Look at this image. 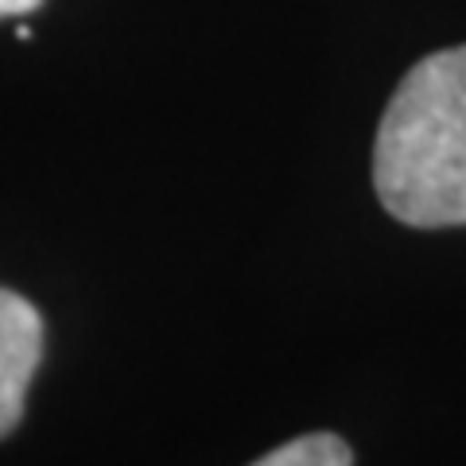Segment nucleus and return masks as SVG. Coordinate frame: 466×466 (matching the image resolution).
Instances as JSON below:
<instances>
[{
    "mask_svg": "<svg viewBox=\"0 0 466 466\" xmlns=\"http://www.w3.org/2000/svg\"><path fill=\"white\" fill-rule=\"evenodd\" d=\"M373 187L412 229L466 226V43L400 78L377 125Z\"/></svg>",
    "mask_w": 466,
    "mask_h": 466,
    "instance_id": "f257e3e1",
    "label": "nucleus"
},
{
    "mask_svg": "<svg viewBox=\"0 0 466 466\" xmlns=\"http://www.w3.org/2000/svg\"><path fill=\"white\" fill-rule=\"evenodd\" d=\"M43 358V315L20 291L0 288V440L24 420L27 385Z\"/></svg>",
    "mask_w": 466,
    "mask_h": 466,
    "instance_id": "f03ea898",
    "label": "nucleus"
},
{
    "mask_svg": "<svg viewBox=\"0 0 466 466\" xmlns=\"http://www.w3.org/2000/svg\"><path fill=\"white\" fill-rule=\"evenodd\" d=\"M253 466H354V451H350L342 435L311 431L291 443L272 447L268 455H260Z\"/></svg>",
    "mask_w": 466,
    "mask_h": 466,
    "instance_id": "7ed1b4c3",
    "label": "nucleus"
},
{
    "mask_svg": "<svg viewBox=\"0 0 466 466\" xmlns=\"http://www.w3.org/2000/svg\"><path fill=\"white\" fill-rule=\"evenodd\" d=\"M39 5H43V0H0V20H5V16H24V12H32Z\"/></svg>",
    "mask_w": 466,
    "mask_h": 466,
    "instance_id": "20e7f679",
    "label": "nucleus"
}]
</instances>
